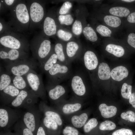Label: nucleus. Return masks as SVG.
<instances>
[{
  "mask_svg": "<svg viewBox=\"0 0 135 135\" xmlns=\"http://www.w3.org/2000/svg\"><path fill=\"white\" fill-rule=\"evenodd\" d=\"M12 83L20 90L30 89L25 76H14L12 77Z\"/></svg>",
  "mask_w": 135,
  "mask_h": 135,
  "instance_id": "26",
  "label": "nucleus"
},
{
  "mask_svg": "<svg viewBox=\"0 0 135 135\" xmlns=\"http://www.w3.org/2000/svg\"><path fill=\"white\" fill-rule=\"evenodd\" d=\"M38 62L33 58L16 62L8 64L5 68L11 75L14 76H23L30 71L35 70L39 66Z\"/></svg>",
  "mask_w": 135,
  "mask_h": 135,
  "instance_id": "5",
  "label": "nucleus"
},
{
  "mask_svg": "<svg viewBox=\"0 0 135 135\" xmlns=\"http://www.w3.org/2000/svg\"><path fill=\"white\" fill-rule=\"evenodd\" d=\"M72 6V4L71 2L69 1L64 2L60 7L56 10L57 16L65 15L71 13L70 11Z\"/></svg>",
  "mask_w": 135,
  "mask_h": 135,
  "instance_id": "36",
  "label": "nucleus"
},
{
  "mask_svg": "<svg viewBox=\"0 0 135 135\" xmlns=\"http://www.w3.org/2000/svg\"><path fill=\"white\" fill-rule=\"evenodd\" d=\"M60 26L58 20L56 10L52 8L47 12L40 28L46 36L49 38H54L58 29Z\"/></svg>",
  "mask_w": 135,
  "mask_h": 135,
  "instance_id": "7",
  "label": "nucleus"
},
{
  "mask_svg": "<svg viewBox=\"0 0 135 135\" xmlns=\"http://www.w3.org/2000/svg\"><path fill=\"white\" fill-rule=\"evenodd\" d=\"M112 135H133V133L130 129L122 128L113 132Z\"/></svg>",
  "mask_w": 135,
  "mask_h": 135,
  "instance_id": "45",
  "label": "nucleus"
},
{
  "mask_svg": "<svg viewBox=\"0 0 135 135\" xmlns=\"http://www.w3.org/2000/svg\"><path fill=\"white\" fill-rule=\"evenodd\" d=\"M96 30L100 35L104 37H110L112 33L108 28L102 25L98 26L96 28Z\"/></svg>",
  "mask_w": 135,
  "mask_h": 135,
  "instance_id": "42",
  "label": "nucleus"
},
{
  "mask_svg": "<svg viewBox=\"0 0 135 135\" xmlns=\"http://www.w3.org/2000/svg\"><path fill=\"white\" fill-rule=\"evenodd\" d=\"M58 61L57 56L54 51L39 67L42 72L47 73Z\"/></svg>",
  "mask_w": 135,
  "mask_h": 135,
  "instance_id": "25",
  "label": "nucleus"
},
{
  "mask_svg": "<svg viewBox=\"0 0 135 135\" xmlns=\"http://www.w3.org/2000/svg\"><path fill=\"white\" fill-rule=\"evenodd\" d=\"M127 41L130 45L135 48V34H130L128 36Z\"/></svg>",
  "mask_w": 135,
  "mask_h": 135,
  "instance_id": "47",
  "label": "nucleus"
},
{
  "mask_svg": "<svg viewBox=\"0 0 135 135\" xmlns=\"http://www.w3.org/2000/svg\"><path fill=\"white\" fill-rule=\"evenodd\" d=\"M63 135H80V133L77 128L72 126H65L62 131Z\"/></svg>",
  "mask_w": 135,
  "mask_h": 135,
  "instance_id": "41",
  "label": "nucleus"
},
{
  "mask_svg": "<svg viewBox=\"0 0 135 135\" xmlns=\"http://www.w3.org/2000/svg\"><path fill=\"white\" fill-rule=\"evenodd\" d=\"M132 86L126 83H124L122 85L121 90V94L122 97L126 99H129L132 93Z\"/></svg>",
  "mask_w": 135,
  "mask_h": 135,
  "instance_id": "39",
  "label": "nucleus"
},
{
  "mask_svg": "<svg viewBox=\"0 0 135 135\" xmlns=\"http://www.w3.org/2000/svg\"><path fill=\"white\" fill-rule=\"evenodd\" d=\"M99 78L102 80H107L111 76L110 68L106 63L102 62L99 65L98 72Z\"/></svg>",
  "mask_w": 135,
  "mask_h": 135,
  "instance_id": "29",
  "label": "nucleus"
},
{
  "mask_svg": "<svg viewBox=\"0 0 135 135\" xmlns=\"http://www.w3.org/2000/svg\"><path fill=\"white\" fill-rule=\"evenodd\" d=\"M72 126L76 128L83 127L88 119L87 114L81 110L68 116Z\"/></svg>",
  "mask_w": 135,
  "mask_h": 135,
  "instance_id": "20",
  "label": "nucleus"
},
{
  "mask_svg": "<svg viewBox=\"0 0 135 135\" xmlns=\"http://www.w3.org/2000/svg\"><path fill=\"white\" fill-rule=\"evenodd\" d=\"M65 42L57 40L54 44V51L57 56L58 62L62 64L68 65L69 62L65 52Z\"/></svg>",
  "mask_w": 135,
  "mask_h": 135,
  "instance_id": "21",
  "label": "nucleus"
},
{
  "mask_svg": "<svg viewBox=\"0 0 135 135\" xmlns=\"http://www.w3.org/2000/svg\"><path fill=\"white\" fill-rule=\"evenodd\" d=\"M56 37L57 38L58 40L65 43L75 39V37L71 30L62 26L58 29Z\"/></svg>",
  "mask_w": 135,
  "mask_h": 135,
  "instance_id": "23",
  "label": "nucleus"
},
{
  "mask_svg": "<svg viewBox=\"0 0 135 135\" xmlns=\"http://www.w3.org/2000/svg\"><path fill=\"white\" fill-rule=\"evenodd\" d=\"M109 12L110 14L114 16L120 17H126L130 13L128 8L120 6L112 8L110 9Z\"/></svg>",
  "mask_w": 135,
  "mask_h": 135,
  "instance_id": "34",
  "label": "nucleus"
},
{
  "mask_svg": "<svg viewBox=\"0 0 135 135\" xmlns=\"http://www.w3.org/2000/svg\"><path fill=\"white\" fill-rule=\"evenodd\" d=\"M11 30H12L8 22H5L3 19L0 18V35L6 32Z\"/></svg>",
  "mask_w": 135,
  "mask_h": 135,
  "instance_id": "44",
  "label": "nucleus"
},
{
  "mask_svg": "<svg viewBox=\"0 0 135 135\" xmlns=\"http://www.w3.org/2000/svg\"><path fill=\"white\" fill-rule=\"evenodd\" d=\"M72 90L78 98L82 99L86 93V88L81 75L76 74L72 77L70 83Z\"/></svg>",
  "mask_w": 135,
  "mask_h": 135,
  "instance_id": "19",
  "label": "nucleus"
},
{
  "mask_svg": "<svg viewBox=\"0 0 135 135\" xmlns=\"http://www.w3.org/2000/svg\"><path fill=\"white\" fill-rule=\"evenodd\" d=\"M83 60L86 67L88 70L95 69L98 65L97 57L92 51L88 50L86 51L84 54Z\"/></svg>",
  "mask_w": 135,
  "mask_h": 135,
  "instance_id": "22",
  "label": "nucleus"
},
{
  "mask_svg": "<svg viewBox=\"0 0 135 135\" xmlns=\"http://www.w3.org/2000/svg\"><path fill=\"white\" fill-rule=\"evenodd\" d=\"M26 4L30 18L29 30L40 28L47 13L46 2L43 0H27Z\"/></svg>",
  "mask_w": 135,
  "mask_h": 135,
  "instance_id": "4",
  "label": "nucleus"
},
{
  "mask_svg": "<svg viewBox=\"0 0 135 135\" xmlns=\"http://www.w3.org/2000/svg\"><path fill=\"white\" fill-rule=\"evenodd\" d=\"M82 50L81 43L75 39L65 43V52L69 62L82 54Z\"/></svg>",
  "mask_w": 135,
  "mask_h": 135,
  "instance_id": "16",
  "label": "nucleus"
},
{
  "mask_svg": "<svg viewBox=\"0 0 135 135\" xmlns=\"http://www.w3.org/2000/svg\"><path fill=\"white\" fill-rule=\"evenodd\" d=\"M19 0H4L2 1L6 10H10L18 2Z\"/></svg>",
  "mask_w": 135,
  "mask_h": 135,
  "instance_id": "46",
  "label": "nucleus"
},
{
  "mask_svg": "<svg viewBox=\"0 0 135 135\" xmlns=\"http://www.w3.org/2000/svg\"><path fill=\"white\" fill-rule=\"evenodd\" d=\"M38 98L31 89L22 90L8 105L14 108H22L27 110L35 106Z\"/></svg>",
  "mask_w": 135,
  "mask_h": 135,
  "instance_id": "6",
  "label": "nucleus"
},
{
  "mask_svg": "<svg viewBox=\"0 0 135 135\" xmlns=\"http://www.w3.org/2000/svg\"><path fill=\"white\" fill-rule=\"evenodd\" d=\"M45 87L50 100L55 105L65 100L67 90L63 86L48 83Z\"/></svg>",
  "mask_w": 135,
  "mask_h": 135,
  "instance_id": "15",
  "label": "nucleus"
},
{
  "mask_svg": "<svg viewBox=\"0 0 135 135\" xmlns=\"http://www.w3.org/2000/svg\"><path fill=\"white\" fill-rule=\"evenodd\" d=\"M12 77L7 72H0V91H2L12 83Z\"/></svg>",
  "mask_w": 135,
  "mask_h": 135,
  "instance_id": "33",
  "label": "nucleus"
},
{
  "mask_svg": "<svg viewBox=\"0 0 135 135\" xmlns=\"http://www.w3.org/2000/svg\"><path fill=\"white\" fill-rule=\"evenodd\" d=\"M74 21L72 26L71 31L75 37H79L82 34L84 27L86 25V10L81 4H78L74 9Z\"/></svg>",
  "mask_w": 135,
  "mask_h": 135,
  "instance_id": "10",
  "label": "nucleus"
},
{
  "mask_svg": "<svg viewBox=\"0 0 135 135\" xmlns=\"http://www.w3.org/2000/svg\"><path fill=\"white\" fill-rule=\"evenodd\" d=\"M128 74V71L125 67L120 66L115 68L112 70L111 76L114 80L120 81L127 77Z\"/></svg>",
  "mask_w": 135,
  "mask_h": 135,
  "instance_id": "24",
  "label": "nucleus"
},
{
  "mask_svg": "<svg viewBox=\"0 0 135 135\" xmlns=\"http://www.w3.org/2000/svg\"><path fill=\"white\" fill-rule=\"evenodd\" d=\"M42 113L35 106L27 110L22 116V120L26 126L33 133L37 130L41 122Z\"/></svg>",
  "mask_w": 135,
  "mask_h": 135,
  "instance_id": "12",
  "label": "nucleus"
},
{
  "mask_svg": "<svg viewBox=\"0 0 135 135\" xmlns=\"http://www.w3.org/2000/svg\"><path fill=\"white\" fill-rule=\"evenodd\" d=\"M20 90L12 83L4 90L0 92V106L9 105L19 94Z\"/></svg>",
  "mask_w": 135,
  "mask_h": 135,
  "instance_id": "18",
  "label": "nucleus"
},
{
  "mask_svg": "<svg viewBox=\"0 0 135 135\" xmlns=\"http://www.w3.org/2000/svg\"><path fill=\"white\" fill-rule=\"evenodd\" d=\"M129 102L132 106L135 109V93H132L129 99Z\"/></svg>",
  "mask_w": 135,
  "mask_h": 135,
  "instance_id": "49",
  "label": "nucleus"
},
{
  "mask_svg": "<svg viewBox=\"0 0 135 135\" xmlns=\"http://www.w3.org/2000/svg\"><path fill=\"white\" fill-rule=\"evenodd\" d=\"M98 123V121L95 118H90L86 122L83 126L84 132L86 133L89 132L97 126Z\"/></svg>",
  "mask_w": 135,
  "mask_h": 135,
  "instance_id": "37",
  "label": "nucleus"
},
{
  "mask_svg": "<svg viewBox=\"0 0 135 135\" xmlns=\"http://www.w3.org/2000/svg\"><path fill=\"white\" fill-rule=\"evenodd\" d=\"M120 116L123 119L132 123H135V113L133 111L128 110L126 112H122Z\"/></svg>",
  "mask_w": 135,
  "mask_h": 135,
  "instance_id": "43",
  "label": "nucleus"
},
{
  "mask_svg": "<svg viewBox=\"0 0 135 135\" xmlns=\"http://www.w3.org/2000/svg\"><path fill=\"white\" fill-rule=\"evenodd\" d=\"M102 116L105 118H109L112 117L116 114L117 109L114 106H108L106 104H102L98 107Z\"/></svg>",
  "mask_w": 135,
  "mask_h": 135,
  "instance_id": "27",
  "label": "nucleus"
},
{
  "mask_svg": "<svg viewBox=\"0 0 135 135\" xmlns=\"http://www.w3.org/2000/svg\"><path fill=\"white\" fill-rule=\"evenodd\" d=\"M29 58L28 53L20 50L0 46V58L7 64L23 60Z\"/></svg>",
  "mask_w": 135,
  "mask_h": 135,
  "instance_id": "13",
  "label": "nucleus"
},
{
  "mask_svg": "<svg viewBox=\"0 0 135 135\" xmlns=\"http://www.w3.org/2000/svg\"><path fill=\"white\" fill-rule=\"evenodd\" d=\"M82 33L87 40L92 42L96 41L98 39L97 35L93 28L89 25H86L83 29Z\"/></svg>",
  "mask_w": 135,
  "mask_h": 135,
  "instance_id": "30",
  "label": "nucleus"
},
{
  "mask_svg": "<svg viewBox=\"0 0 135 135\" xmlns=\"http://www.w3.org/2000/svg\"><path fill=\"white\" fill-rule=\"evenodd\" d=\"M0 35V46L28 53L30 49V43L23 34L11 30Z\"/></svg>",
  "mask_w": 135,
  "mask_h": 135,
  "instance_id": "3",
  "label": "nucleus"
},
{
  "mask_svg": "<svg viewBox=\"0 0 135 135\" xmlns=\"http://www.w3.org/2000/svg\"><path fill=\"white\" fill-rule=\"evenodd\" d=\"M127 20L130 22L135 23V12L130 14L128 16Z\"/></svg>",
  "mask_w": 135,
  "mask_h": 135,
  "instance_id": "50",
  "label": "nucleus"
},
{
  "mask_svg": "<svg viewBox=\"0 0 135 135\" xmlns=\"http://www.w3.org/2000/svg\"><path fill=\"white\" fill-rule=\"evenodd\" d=\"M106 50L109 53L118 57L122 56L124 54V50L122 46L112 44H108Z\"/></svg>",
  "mask_w": 135,
  "mask_h": 135,
  "instance_id": "32",
  "label": "nucleus"
},
{
  "mask_svg": "<svg viewBox=\"0 0 135 135\" xmlns=\"http://www.w3.org/2000/svg\"><path fill=\"white\" fill-rule=\"evenodd\" d=\"M38 109L44 116L49 117L55 121L61 128L63 125V121L61 114L55 109L48 106L46 102L41 101L39 105Z\"/></svg>",
  "mask_w": 135,
  "mask_h": 135,
  "instance_id": "17",
  "label": "nucleus"
},
{
  "mask_svg": "<svg viewBox=\"0 0 135 135\" xmlns=\"http://www.w3.org/2000/svg\"><path fill=\"white\" fill-rule=\"evenodd\" d=\"M15 124L22 132V135H34L33 133L25 125L22 119H19Z\"/></svg>",
  "mask_w": 135,
  "mask_h": 135,
  "instance_id": "38",
  "label": "nucleus"
},
{
  "mask_svg": "<svg viewBox=\"0 0 135 135\" xmlns=\"http://www.w3.org/2000/svg\"><path fill=\"white\" fill-rule=\"evenodd\" d=\"M41 122L45 129L48 131L55 132L60 128L55 121L48 117L44 116Z\"/></svg>",
  "mask_w": 135,
  "mask_h": 135,
  "instance_id": "28",
  "label": "nucleus"
},
{
  "mask_svg": "<svg viewBox=\"0 0 135 135\" xmlns=\"http://www.w3.org/2000/svg\"><path fill=\"white\" fill-rule=\"evenodd\" d=\"M46 129L41 122L37 130L36 135H46Z\"/></svg>",
  "mask_w": 135,
  "mask_h": 135,
  "instance_id": "48",
  "label": "nucleus"
},
{
  "mask_svg": "<svg viewBox=\"0 0 135 135\" xmlns=\"http://www.w3.org/2000/svg\"><path fill=\"white\" fill-rule=\"evenodd\" d=\"M6 10L4 5L2 1V0H0V13L1 14L5 12L6 11Z\"/></svg>",
  "mask_w": 135,
  "mask_h": 135,
  "instance_id": "51",
  "label": "nucleus"
},
{
  "mask_svg": "<svg viewBox=\"0 0 135 135\" xmlns=\"http://www.w3.org/2000/svg\"><path fill=\"white\" fill-rule=\"evenodd\" d=\"M25 76L31 89L42 101L46 102V90L41 74L32 70Z\"/></svg>",
  "mask_w": 135,
  "mask_h": 135,
  "instance_id": "8",
  "label": "nucleus"
},
{
  "mask_svg": "<svg viewBox=\"0 0 135 135\" xmlns=\"http://www.w3.org/2000/svg\"><path fill=\"white\" fill-rule=\"evenodd\" d=\"M70 70L68 65L62 64L58 61L47 73L48 83L56 84L70 74Z\"/></svg>",
  "mask_w": 135,
  "mask_h": 135,
  "instance_id": "11",
  "label": "nucleus"
},
{
  "mask_svg": "<svg viewBox=\"0 0 135 135\" xmlns=\"http://www.w3.org/2000/svg\"><path fill=\"white\" fill-rule=\"evenodd\" d=\"M122 1H124L125 2H134L135 1L134 0H122Z\"/></svg>",
  "mask_w": 135,
  "mask_h": 135,
  "instance_id": "52",
  "label": "nucleus"
},
{
  "mask_svg": "<svg viewBox=\"0 0 135 135\" xmlns=\"http://www.w3.org/2000/svg\"><path fill=\"white\" fill-rule=\"evenodd\" d=\"M80 99L66 101L65 100L56 105L55 109L61 115L68 116L80 111L82 105Z\"/></svg>",
  "mask_w": 135,
  "mask_h": 135,
  "instance_id": "14",
  "label": "nucleus"
},
{
  "mask_svg": "<svg viewBox=\"0 0 135 135\" xmlns=\"http://www.w3.org/2000/svg\"><path fill=\"white\" fill-rule=\"evenodd\" d=\"M116 126L113 122L108 120L101 122L99 126V129L102 130H112L114 129Z\"/></svg>",
  "mask_w": 135,
  "mask_h": 135,
  "instance_id": "40",
  "label": "nucleus"
},
{
  "mask_svg": "<svg viewBox=\"0 0 135 135\" xmlns=\"http://www.w3.org/2000/svg\"><path fill=\"white\" fill-rule=\"evenodd\" d=\"M22 116L20 110L6 106H0V126L7 128L15 124Z\"/></svg>",
  "mask_w": 135,
  "mask_h": 135,
  "instance_id": "9",
  "label": "nucleus"
},
{
  "mask_svg": "<svg viewBox=\"0 0 135 135\" xmlns=\"http://www.w3.org/2000/svg\"><path fill=\"white\" fill-rule=\"evenodd\" d=\"M54 47L50 38L42 32L32 38L30 43V48L33 58L38 61L39 67L54 51Z\"/></svg>",
  "mask_w": 135,
  "mask_h": 135,
  "instance_id": "2",
  "label": "nucleus"
},
{
  "mask_svg": "<svg viewBox=\"0 0 135 135\" xmlns=\"http://www.w3.org/2000/svg\"><path fill=\"white\" fill-rule=\"evenodd\" d=\"M104 20L107 25L113 28L118 27L121 22L119 18L114 16L106 15L104 17Z\"/></svg>",
  "mask_w": 135,
  "mask_h": 135,
  "instance_id": "35",
  "label": "nucleus"
},
{
  "mask_svg": "<svg viewBox=\"0 0 135 135\" xmlns=\"http://www.w3.org/2000/svg\"><path fill=\"white\" fill-rule=\"evenodd\" d=\"M9 15L8 22L12 31L23 33L29 30L30 18L26 0H19Z\"/></svg>",
  "mask_w": 135,
  "mask_h": 135,
  "instance_id": "1",
  "label": "nucleus"
},
{
  "mask_svg": "<svg viewBox=\"0 0 135 135\" xmlns=\"http://www.w3.org/2000/svg\"><path fill=\"white\" fill-rule=\"evenodd\" d=\"M57 16L60 24V26L64 27L72 26L75 20L74 16L71 13Z\"/></svg>",
  "mask_w": 135,
  "mask_h": 135,
  "instance_id": "31",
  "label": "nucleus"
}]
</instances>
